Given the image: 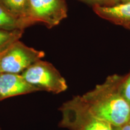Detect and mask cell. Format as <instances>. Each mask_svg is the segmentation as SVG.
Segmentation results:
<instances>
[{
  "instance_id": "11",
  "label": "cell",
  "mask_w": 130,
  "mask_h": 130,
  "mask_svg": "<svg viewBox=\"0 0 130 130\" xmlns=\"http://www.w3.org/2000/svg\"><path fill=\"white\" fill-rule=\"evenodd\" d=\"M83 2L87 3L94 6H101V7H110L121 4V0H79Z\"/></svg>"
},
{
  "instance_id": "10",
  "label": "cell",
  "mask_w": 130,
  "mask_h": 130,
  "mask_svg": "<svg viewBox=\"0 0 130 130\" xmlns=\"http://www.w3.org/2000/svg\"><path fill=\"white\" fill-rule=\"evenodd\" d=\"M22 31L0 30V54L6 51L14 42L19 40Z\"/></svg>"
},
{
  "instance_id": "8",
  "label": "cell",
  "mask_w": 130,
  "mask_h": 130,
  "mask_svg": "<svg viewBox=\"0 0 130 130\" xmlns=\"http://www.w3.org/2000/svg\"><path fill=\"white\" fill-rule=\"evenodd\" d=\"M29 24L27 21L14 16L0 4V30H18Z\"/></svg>"
},
{
  "instance_id": "7",
  "label": "cell",
  "mask_w": 130,
  "mask_h": 130,
  "mask_svg": "<svg viewBox=\"0 0 130 130\" xmlns=\"http://www.w3.org/2000/svg\"><path fill=\"white\" fill-rule=\"evenodd\" d=\"M95 14L115 25L130 30V2L110 7H92Z\"/></svg>"
},
{
  "instance_id": "6",
  "label": "cell",
  "mask_w": 130,
  "mask_h": 130,
  "mask_svg": "<svg viewBox=\"0 0 130 130\" xmlns=\"http://www.w3.org/2000/svg\"><path fill=\"white\" fill-rule=\"evenodd\" d=\"M39 92L21 74L0 73V101L9 98Z\"/></svg>"
},
{
  "instance_id": "2",
  "label": "cell",
  "mask_w": 130,
  "mask_h": 130,
  "mask_svg": "<svg viewBox=\"0 0 130 130\" xmlns=\"http://www.w3.org/2000/svg\"><path fill=\"white\" fill-rule=\"evenodd\" d=\"M62 114L60 126L70 130H113L108 122L93 116L84 108L78 96L64 102L60 108Z\"/></svg>"
},
{
  "instance_id": "1",
  "label": "cell",
  "mask_w": 130,
  "mask_h": 130,
  "mask_svg": "<svg viewBox=\"0 0 130 130\" xmlns=\"http://www.w3.org/2000/svg\"><path fill=\"white\" fill-rule=\"evenodd\" d=\"M125 77L115 74L82 96H78L84 108L96 118L119 126L130 121V106L123 96Z\"/></svg>"
},
{
  "instance_id": "4",
  "label": "cell",
  "mask_w": 130,
  "mask_h": 130,
  "mask_svg": "<svg viewBox=\"0 0 130 130\" xmlns=\"http://www.w3.org/2000/svg\"><path fill=\"white\" fill-rule=\"evenodd\" d=\"M44 56L43 51L31 48L18 40L0 54V71L3 73L21 74Z\"/></svg>"
},
{
  "instance_id": "12",
  "label": "cell",
  "mask_w": 130,
  "mask_h": 130,
  "mask_svg": "<svg viewBox=\"0 0 130 130\" xmlns=\"http://www.w3.org/2000/svg\"><path fill=\"white\" fill-rule=\"evenodd\" d=\"M122 92L123 98L130 106V73L125 77L122 87Z\"/></svg>"
},
{
  "instance_id": "14",
  "label": "cell",
  "mask_w": 130,
  "mask_h": 130,
  "mask_svg": "<svg viewBox=\"0 0 130 130\" xmlns=\"http://www.w3.org/2000/svg\"><path fill=\"white\" fill-rule=\"evenodd\" d=\"M128 2H130V0H121V3H128Z\"/></svg>"
},
{
  "instance_id": "15",
  "label": "cell",
  "mask_w": 130,
  "mask_h": 130,
  "mask_svg": "<svg viewBox=\"0 0 130 130\" xmlns=\"http://www.w3.org/2000/svg\"><path fill=\"white\" fill-rule=\"evenodd\" d=\"M0 73H1V71H0Z\"/></svg>"
},
{
  "instance_id": "3",
  "label": "cell",
  "mask_w": 130,
  "mask_h": 130,
  "mask_svg": "<svg viewBox=\"0 0 130 130\" xmlns=\"http://www.w3.org/2000/svg\"><path fill=\"white\" fill-rule=\"evenodd\" d=\"M21 75L39 91L58 94L68 89L66 81L59 71L51 63L42 60L29 66Z\"/></svg>"
},
{
  "instance_id": "13",
  "label": "cell",
  "mask_w": 130,
  "mask_h": 130,
  "mask_svg": "<svg viewBox=\"0 0 130 130\" xmlns=\"http://www.w3.org/2000/svg\"><path fill=\"white\" fill-rule=\"evenodd\" d=\"M113 130H130V121L119 126H113Z\"/></svg>"
},
{
  "instance_id": "9",
  "label": "cell",
  "mask_w": 130,
  "mask_h": 130,
  "mask_svg": "<svg viewBox=\"0 0 130 130\" xmlns=\"http://www.w3.org/2000/svg\"><path fill=\"white\" fill-rule=\"evenodd\" d=\"M0 4L14 16L31 24L27 18L28 0H0Z\"/></svg>"
},
{
  "instance_id": "5",
  "label": "cell",
  "mask_w": 130,
  "mask_h": 130,
  "mask_svg": "<svg viewBox=\"0 0 130 130\" xmlns=\"http://www.w3.org/2000/svg\"><path fill=\"white\" fill-rule=\"evenodd\" d=\"M67 16L65 0H28L27 18L31 24L41 22L51 28Z\"/></svg>"
}]
</instances>
